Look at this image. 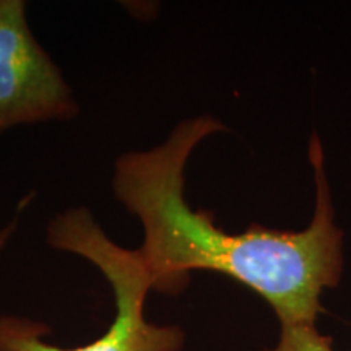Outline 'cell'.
<instances>
[{"label":"cell","instance_id":"277c9868","mask_svg":"<svg viewBox=\"0 0 351 351\" xmlns=\"http://www.w3.org/2000/svg\"><path fill=\"white\" fill-rule=\"evenodd\" d=\"M265 351H333L330 337L322 335L315 324L282 326V335L275 348Z\"/></svg>","mask_w":351,"mask_h":351},{"label":"cell","instance_id":"6da1fadb","mask_svg":"<svg viewBox=\"0 0 351 351\" xmlns=\"http://www.w3.org/2000/svg\"><path fill=\"white\" fill-rule=\"evenodd\" d=\"M219 130L225 125L210 116L187 119L161 145L124 153L114 165V197L142 223L137 252L153 289L178 295L191 271H218L262 296L282 326L315 324L320 295L339 285L343 267V234L333 221L320 140L314 135L309 147L317 187L311 225L302 231L251 226L230 234L215 225L212 213L192 210L184 197L189 156Z\"/></svg>","mask_w":351,"mask_h":351},{"label":"cell","instance_id":"7a4b0ae2","mask_svg":"<svg viewBox=\"0 0 351 351\" xmlns=\"http://www.w3.org/2000/svg\"><path fill=\"white\" fill-rule=\"evenodd\" d=\"M54 249L86 258L111 285L116 315L108 330L90 343L62 348L44 340L47 327L19 315H0V351H181L184 332L176 326H156L145 317V300L152 278L137 251L121 247L85 207L56 215L47 226Z\"/></svg>","mask_w":351,"mask_h":351},{"label":"cell","instance_id":"5b68a950","mask_svg":"<svg viewBox=\"0 0 351 351\" xmlns=\"http://www.w3.org/2000/svg\"><path fill=\"white\" fill-rule=\"evenodd\" d=\"M15 228H16V223L13 221V223H10V225H7L5 228H2V230H0V251H2V249L7 245L8 241H10L12 234L15 232Z\"/></svg>","mask_w":351,"mask_h":351},{"label":"cell","instance_id":"3957f363","mask_svg":"<svg viewBox=\"0 0 351 351\" xmlns=\"http://www.w3.org/2000/svg\"><path fill=\"white\" fill-rule=\"evenodd\" d=\"M72 88L34 39L23 0H0V135L16 125L69 121Z\"/></svg>","mask_w":351,"mask_h":351}]
</instances>
